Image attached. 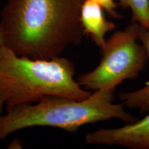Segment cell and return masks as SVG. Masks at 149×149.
I'll use <instances>...</instances> for the list:
<instances>
[{"mask_svg": "<svg viewBox=\"0 0 149 149\" xmlns=\"http://www.w3.org/2000/svg\"><path fill=\"white\" fill-rule=\"evenodd\" d=\"M84 0H7L0 12L4 44L16 54L51 59L81 42Z\"/></svg>", "mask_w": 149, "mask_h": 149, "instance_id": "6da1fadb", "label": "cell"}, {"mask_svg": "<svg viewBox=\"0 0 149 149\" xmlns=\"http://www.w3.org/2000/svg\"><path fill=\"white\" fill-rule=\"evenodd\" d=\"M74 74L73 63L65 57L31 58L0 46V94L6 111L48 96L84 100L92 93L79 84Z\"/></svg>", "mask_w": 149, "mask_h": 149, "instance_id": "7a4b0ae2", "label": "cell"}, {"mask_svg": "<svg viewBox=\"0 0 149 149\" xmlns=\"http://www.w3.org/2000/svg\"><path fill=\"white\" fill-rule=\"evenodd\" d=\"M114 91L97 90L82 100L48 96L35 104H26L7 110L0 115V140L17 130L33 126H50L75 133L84 125L117 118L126 124L137 120L113 103Z\"/></svg>", "mask_w": 149, "mask_h": 149, "instance_id": "3957f363", "label": "cell"}, {"mask_svg": "<svg viewBox=\"0 0 149 149\" xmlns=\"http://www.w3.org/2000/svg\"><path fill=\"white\" fill-rule=\"evenodd\" d=\"M139 25L132 22L122 31H116L102 49V58L91 71L79 74L77 82L87 91H114L126 79H135L149 59L139 40Z\"/></svg>", "mask_w": 149, "mask_h": 149, "instance_id": "277c9868", "label": "cell"}, {"mask_svg": "<svg viewBox=\"0 0 149 149\" xmlns=\"http://www.w3.org/2000/svg\"><path fill=\"white\" fill-rule=\"evenodd\" d=\"M90 144L116 145L131 149H149V113L141 120L120 128H100L86 135Z\"/></svg>", "mask_w": 149, "mask_h": 149, "instance_id": "5b68a950", "label": "cell"}, {"mask_svg": "<svg viewBox=\"0 0 149 149\" xmlns=\"http://www.w3.org/2000/svg\"><path fill=\"white\" fill-rule=\"evenodd\" d=\"M104 10L94 0H84L80 14L84 33L90 36L101 50L106 44L107 33L115 29V24L105 17Z\"/></svg>", "mask_w": 149, "mask_h": 149, "instance_id": "8992f818", "label": "cell"}, {"mask_svg": "<svg viewBox=\"0 0 149 149\" xmlns=\"http://www.w3.org/2000/svg\"><path fill=\"white\" fill-rule=\"evenodd\" d=\"M139 40L144 46L149 57V27L139 26ZM120 98L123 104L130 109H138L141 113L149 111V82L137 91L121 93Z\"/></svg>", "mask_w": 149, "mask_h": 149, "instance_id": "52a82bcc", "label": "cell"}, {"mask_svg": "<svg viewBox=\"0 0 149 149\" xmlns=\"http://www.w3.org/2000/svg\"><path fill=\"white\" fill-rule=\"evenodd\" d=\"M122 8H129L132 13V22L143 28L149 27V0H119Z\"/></svg>", "mask_w": 149, "mask_h": 149, "instance_id": "ba28073f", "label": "cell"}, {"mask_svg": "<svg viewBox=\"0 0 149 149\" xmlns=\"http://www.w3.org/2000/svg\"><path fill=\"white\" fill-rule=\"evenodd\" d=\"M104 8V10L107 13V14L111 17L115 19H121L122 15L117 12L118 3L115 1V0H94Z\"/></svg>", "mask_w": 149, "mask_h": 149, "instance_id": "9c48e42d", "label": "cell"}, {"mask_svg": "<svg viewBox=\"0 0 149 149\" xmlns=\"http://www.w3.org/2000/svg\"><path fill=\"white\" fill-rule=\"evenodd\" d=\"M21 146V142H20L19 140H18V139H13V140L12 141V142L8 145L9 148H22Z\"/></svg>", "mask_w": 149, "mask_h": 149, "instance_id": "30bf717a", "label": "cell"}, {"mask_svg": "<svg viewBox=\"0 0 149 149\" xmlns=\"http://www.w3.org/2000/svg\"><path fill=\"white\" fill-rule=\"evenodd\" d=\"M1 0H0V3H1ZM5 45L4 44V37H3V30H2V27H1V21H0V46Z\"/></svg>", "mask_w": 149, "mask_h": 149, "instance_id": "8fae6325", "label": "cell"}, {"mask_svg": "<svg viewBox=\"0 0 149 149\" xmlns=\"http://www.w3.org/2000/svg\"><path fill=\"white\" fill-rule=\"evenodd\" d=\"M5 104V101L3 100L2 95L0 94V115L2 114V111H3V105Z\"/></svg>", "mask_w": 149, "mask_h": 149, "instance_id": "7c38bea8", "label": "cell"}]
</instances>
